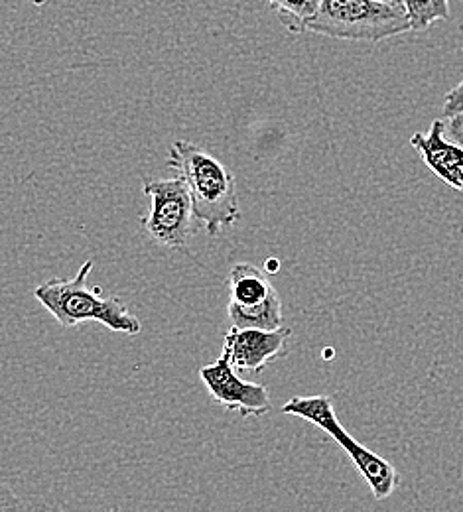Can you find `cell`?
I'll return each mask as SVG.
<instances>
[{
  "label": "cell",
  "mask_w": 463,
  "mask_h": 512,
  "mask_svg": "<svg viewBox=\"0 0 463 512\" xmlns=\"http://www.w3.org/2000/svg\"><path fill=\"white\" fill-rule=\"evenodd\" d=\"M166 164L186 184L194 215L211 237L239 221L241 209L235 176L215 156L194 142L176 140L170 146Z\"/></svg>",
  "instance_id": "6da1fadb"
},
{
  "label": "cell",
  "mask_w": 463,
  "mask_h": 512,
  "mask_svg": "<svg viewBox=\"0 0 463 512\" xmlns=\"http://www.w3.org/2000/svg\"><path fill=\"white\" fill-rule=\"evenodd\" d=\"M91 270L93 260H85L71 280H48L34 290V298L67 329L97 321L115 333L138 335L142 323L119 296H103L101 288L87 286Z\"/></svg>",
  "instance_id": "7a4b0ae2"
},
{
  "label": "cell",
  "mask_w": 463,
  "mask_h": 512,
  "mask_svg": "<svg viewBox=\"0 0 463 512\" xmlns=\"http://www.w3.org/2000/svg\"><path fill=\"white\" fill-rule=\"evenodd\" d=\"M308 30L337 40L381 42L410 32L406 12L375 0H322Z\"/></svg>",
  "instance_id": "3957f363"
},
{
  "label": "cell",
  "mask_w": 463,
  "mask_h": 512,
  "mask_svg": "<svg viewBox=\"0 0 463 512\" xmlns=\"http://www.w3.org/2000/svg\"><path fill=\"white\" fill-rule=\"evenodd\" d=\"M142 192L150 199V211L140 219L144 233L162 247L184 249L196 233V215L186 184L176 176L146 180Z\"/></svg>",
  "instance_id": "277c9868"
},
{
  "label": "cell",
  "mask_w": 463,
  "mask_h": 512,
  "mask_svg": "<svg viewBox=\"0 0 463 512\" xmlns=\"http://www.w3.org/2000/svg\"><path fill=\"white\" fill-rule=\"evenodd\" d=\"M199 379L217 406L237 412L241 418H261L272 408L268 388L241 379L225 355L211 365H203Z\"/></svg>",
  "instance_id": "5b68a950"
},
{
  "label": "cell",
  "mask_w": 463,
  "mask_h": 512,
  "mask_svg": "<svg viewBox=\"0 0 463 512\" xmlns=\"http://www.w3.org/2000/svg\"><path fill=\"white\" fill-rule=\"evenodd\" d=\"M290 335L292 331L288 327H280L276 331H261L239 329L231 325L225 335L221 355L227 357L237 373H263L270 363L286 355Z\"/></svg>",
  "instance_id": "8992f818"
},
{
  "label": "cell",
  "mask_w": 463,
  "mask_h": 512,
  "mask_svg": "<svg viewBox=\"0 0 463 512\" xmlns=\"http://www.w3.org/2000/svg\"><path fill=\"white\" fill-rule=\"evenodd\" d=\"M328 436H330L333 442H337L341 449L349 455V459L353 461L357 471L369 483V487L373 491V497L377 501H385V499H389L395 493L400 477H398L397 469L391 465V461H387L385 457H381L375 451H371V449L365 448L363 444H359L341 426V422L331 426Z\"/></svg>",
  "instance_id": "52a82bcc"
},
{
  "label": "cell",
  "mask_w": 463,
  "mask_h": 512,
  "mask_svg": "<svg viewBox=\"0 0 463 512\" xmlns=\"http://www.w3.org/2000/svg\"><path fill=\"white\" fill-rule=\"evenodd\" d=\"M410 144L444 184L460 190L458 176L463 164V148L446 136V121L436 119L426 134L414 132Z\"/></svg>",
  "instance_id": "ba28073f"
},
{
  "label": "cell",
  "mask_w": 463,
  "mask_h": 512,
  "mask_svg": "<svg viewBox=\"0 0 463 512\" xmlns=\"http://www.w3.org/2000/svg\"><path fill=\"white\" fill-rule=\"evenodd\" d=\"M229 304L233 308H257L276 298L278 292L265 270L255 264L239 262L229 272Z\"/></svg>",
  "instance_id": "9c48e42d"
},
{
  "label": "cell",
  "mask_w": 463,
  "mask_h": 512,
  "mask_svg": "<svg viewBox=\"0 0 463 512\" xmlns=\"http://www.w3.org/2000/svg\"><path fill=\"white\" fill-rule=\"evenodd\" d=\"M282 414L298 416L322 432H330L331 426L337 424V414L333 408V398L328 394H316V396H294L282 406Z\"/></svg>",
  "instance_id": "30bf717a"
},
{
  "label": "cell",
  "mask_w": 463,
  "mask_h": 512,
  "mask_svg": "<svg viewBox=\"0 0 463 512\" xmlns=\"http://www.w3.org/2000/svg\"><path fill=\"white\" fill-rule=\"evenodd\" d=\"M227 316L233 327L239 329H261V331H276L284 327L282 300L280 296L268 300L257 308H233L227 306Z\"/></svg>",
  "instance_id": "8fae6325"
},
{
  "label": "cell",
  "mask_w": 463,
  "mask_h": 512,
  "mask_svg": "<svg viewBox=\"0 0 463 512\" xmlns=\"http://www.w3.org/2000/svg\"><path fill=\"white\" fill-rule=\"evenodd\" d=\"M322 0H268L282 26L292 34H304L308 22L316 16Z\"/></svg>",
  "instance_id": "7c38bea8"
},
{
  "label": "cell",
  "mask_w": 463,
  "mask_h": 512,
  "mask_svg": "<svg viewBox=\"0 0 463 512\" xmlns=\"http://www.w3.org/2000/svg\"><path fill=\"white\" fill-rule=\"evenodd\" d=\"M410 32H422L438 20L450 18V0H402Z\"/></svg>",
  "instance_id": "4fadbf2b"
},
{
  "label": "cell",
  "mask_w": 463,
  "mask_h": 512,
  "mask_svg": "<svg viewBox=\"0 0 463 512\" xmlns=\"http://www.w3.org/2000/svg\"><path fill=\"white\" fill-rule=\"evenodd\" d=\"M460 113H463V81H460L452 91L446 93L444 107H442V119H454Z\"/></svg>",
  "instance_id": "5bb4252c"
},
{
  "label": "cell",
  "mask_w": 463,
  "mask_h": 512,
  "mask_svg": "<svg viewBox=\"0 0 463 512\" xmlns=\"http://www.w3.org/2000/svg\"><path fill=\"white\" fill-rule=\"evenodd\" d=\"M0 512H26L16 493L0 481Z\"/></svg>",
  "instance_id": "9a60e30c"
},
{
  "label": "cell",
  "mask_w": 463,
  "mask_h": 512,
  "mask_svg": "<svg viewBox=\"0 0 463 512\" xmlns=\"http://www.w3.org/2000/svg\"><path fill=\"white\" fill-rule=\"evenodd\" d=\"M446 134H450V140L460 144L463 148V113L454 119H448L446 123Z\"/></svg>",
  "instance_id": "2e32d148"
},
{
  "label": "cell",
  "mask_w": 463,
  "mask_h": 512,
  "mask_svg": "<svg viewBox=\"0 0 463 512\" xmlns=\"http://www.w3.org/2000/svg\"><path fill=\"white\" fill-rule=\"evenodd\" d=\"M375 2H381V4L393 6V8H397V10H402V12H404V4H402V0H375Z\"/></svg>",
  "instance_id": "e0dca14e"
},
{
  "label": "cell",
  "mask_w": 463,
  "mask_h": 512,
  "mask_svg": "<svg viewBox=\"0 0 463 512\" xmlns=\"http://www.w3.org/2000/svg\"><path fill=\"white\" fill-rule=\"evenodd\" d=\"M32 4H34V6H38V8H40V6H44V4H48V0H32Z\"/></svg>",
  "instance_id": "ac0fdd59"
},
{
  "label": "cell",
  "mask_w": 463,
  "mask_h": 512,
  "mask_svg": "<svg viewBox=\"0 0 463 512\" xmlns=\"http://www.w3.org/2000/svg\"><path fill=\"white\" fill-rule=\"evenodd\" d=\"M458 182H460V190L463 192V164L462 168H460V176H458Z\"/></svg>",
  "instance_id": "d6986e66"
}]
</instances>
